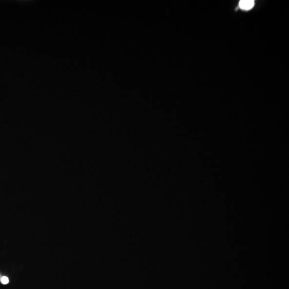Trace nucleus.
Instances as JSON below:
<instances>
[{
    "mask_svg": "<svg viewBox=\"0 0 289 289\" xmlns=\"http://www.w3.org/2000/svg\"><path fill=\"white\" fill-rule=\"evenodd\" d=\"M0 280H1V283H2V285H7V284L9 283V279H8L7 276H2V277L0 279Z\"/></svg>",
    "mask_w": 289,
    "mask_h": 289,
    "instance_id": "obj_2",
    "label": "nucleus"
},
{
    "mask_svg": "<svg viewBox=\"0 0 289 289\" xmlns=\"http://www.w3.org/2000/svg\"><path fill=\"white\" fill-rule=\"evenodd\" d=\"M239 5H240V7L242 10L249 11V10H251L254 7L255 1H253V0H242V1H240Z\"/></svg>",
    "mask_w": 289,
    "mask_h": 289,
    "instance_id": "obj_1",
    "label": "nucleus"
}]
</instances>
